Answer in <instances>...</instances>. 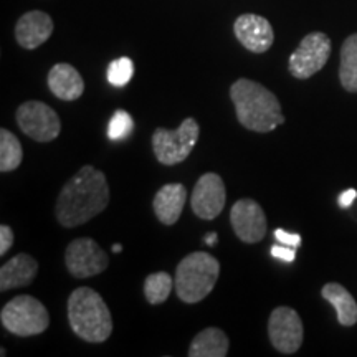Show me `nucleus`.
<instances>
[{"instance_id":"f257e3e1","label":"nucleus","mask_w":357,"mask_h":357,"mask_svg":"<svg viewBox=\"0 0 357 357\" xmlns=\"http://www.w3.org/2000/svg\"><path fill=\"white\" fill-rule=\"evenodd\" d=\"M109 205L106 176L93 166H83L63 185L56 199V220L66 229L83 225Z\"/></svg>"},{"instance_id":"f03ea898","label":"nucleus","mask_w":357,"mask_h":357,"mask_svg":"<svg viewBox=\"0 0 357 357\" xmlns=\"http://www.w3.org/2000/svg\"><path fill=\"white\" fill-rule=\"evenodd\" d=\"M230 98L235 106L236 119L245 129L271 132L284 123L278 98L260 83L247 78L236 79L230 86Z\"/></svg>"},{"instance_id":"7ed1b4c3","label":"nucleus","mask_w":357,"mask_h":357,"mask_svg":"<svg viewBox=\"0 0 357 357\" xmlns=\"http://www.w3.org/2000/svg\"><path fill=\"white\" fill-rule=\"evenodd\" d=\"M68 321L78 337L93 344L105 342L113 333V318L108 305L100 293L86 287L70 294Z\"/></svg>"},{"instance_id":"20e7f679","label":"nucleus","mask_w":357,"mask_h":357,"mask_svg":"<svg viewBox=\"0 0 357 357\" xmlns=\"http://www.w3.org/2000/svg\"><path fill=\"white\" fill-rule=\"evenodd\" d=\"M218 275H220V263L211 253L194 252L182 258L177 265L176 280H174L178 300L187 305L202 301L212 293Z\"/></svg>"},{"instance_id":"39448f33","label":"nucleus","mask_w":357,"mask_h":357,"mask_svg":"<svg viewBox=\"0 0 357 357\" xmlns=\"http://www.w3.org/2000/svg\"><path fill=\"white\" fill-rule=\"evenodd\" d=\"M0 321L8 333L20 337L37 336L47 331L50 326L47 307L30 294H20L8 301L0 312Z\"/></svg>"},{"instance_id":"423d86ee","label":"nucleus","mask_w":357,"mask_h":357,"mask_svg":"<svg viewBox=\"0 0 357 357\" xmlns=\"http://www.w3.org/2000/svg\"><path fill=\"white\" fill-rule=\"evenodd\" d=\"M199 134V123L194 118H185L176 131L158 128L153 134L155 159L164 166H176L184 162L197 144Z\"/></svg>"},{"instance_id":"0eeeda50","label":"nucleus","mask_w":357,"mask_h":357,"mask_svg":"<svg viewBox=\"0 0 357 357\" xmlns=\"http://www.w3.org/2000/svg\"><path fill=\"white\" fill-rule=\"evenodd\" d=\"M331 40L323 32L307 33L288 61L289 73L298 79H307L324 68L331 56Z\"/></svg>"},{"instance_id":"6e6552de","label":"nucleus","mask_w":357,"mask_h":357,"mask_svg":"<svg viewBox=\"0 0 357 357\" xmlns=\"http://www.w3.org/2000/svg\"><path fill=\"white\" fill-rule=\"evenodd\" d=\"M17 124L30 139L52 142L61 132V121L56 111L42 101H26L19 106L15 114Z\"/></svg>"},{"instance_id":"1a4fd4ad","label":"nucleus","mask_w":357,"mask_h":357,"mask_svg":"<svg viewBox=\"0 0 357 357\" xmlns=\"http://www.w3.org/2000/svg\"><path fill=\"white\" fill-rule=\"evenodd\" d=\"M65 263L75 278L84 280L102 273L109 265V257L95 240L83 236L66 247Z\"/></svg>"},{"instance_id":"9d476101","label":"nucleus","mask_w":357,"mask_h":357,"mask_svg":"<svg viewBox=\"0 0 357 357\" xmlns=\"http://www.w3.org/2000/svg\"><path fill=\"white\" fill-rule=\"evenodd\" d=\"M268 336L271 344L281 354H294L303 344V321L293 307L278 306L268 319Z\"/></svg>"},{"instance_id":"9b49d317","label":"nucleus","mask_w":357,"mask_h":357,"mask_svg":"<svg viewBox=\"0 0 357 357\" xmlns=\"http://www.w3.org/2000/svg\"><path fill=\"white\" fill-rule=\"evenodd\" d=\"M230 223L235 235L248 245L261 242L268 231L265 212L253 199H240L231 205Z\"/></svg>"},{"instance_id":"f8f14e48","label":"nucleus","mask_w":357,"mask_h":357,"mask_svg":"<svg viewBox=\"0 0 357 357\" xmlns=\"http://www.w3.org/2000/svg\"><path fill=\"white\" fill-rule=\"evenodd\" d=\"M227 202V190L218 174L207 172L199 178L192 190V212L204 220H213L220 215Z\"/></svg>"},{"instance_id":"ddd939ff","label":"nucleus","mask_w":357,"mask_h":357,"mask_svg":"<svg viewBox=\"0 0 357 357\" xmlns=\"http://www.w3.org/2000/svg\"><path fill=\"white\" fill-rule=\"evenodd\" d=\"M235 37L252 53H265L275 42L273 26L265 17L243 13L234 24Z\"/></svg>"},{"instance_id":"4468645a","label":"nucleus","mask_w":357,"mask_h":357,"mask_svg":"<svg viewBox=\"0 0 357 357\" xmlns=\"http://www.w3.org/2000/svg\"><path fill=\"white\" fill-rule=\"evenodd\" d=\"M53 33V20L42 10L26 12L15 25L17 43L25 50H35L43 45Z\"/></svg>"},{"instance_id":"2eb2a0df","label":"nucleus","mask_w":357,"mask_h":357,"mask_svg":"<svg viewBox=\"0 0 357 357\" xmlns=\"http://www.w3.org/2000/svg\"><path fill=\"white\" fill-rule=\"evenodd\" d=\"M38 273V263L29 253H19L0 268V291L29 287Z\"/></svg>"},{"instance_id":"dca6fc26","label":"nucleus","mask_w":357,"mask_h":357,"mask_svg":"<svg viewBox=\"0 0 357 357\" xmlns=\"http://www.w3.org/2000/svg\"><path fill=\"white\" fill-rule=\"evenodd\" d=\"M48 88L58 100L75 101L83 95L84 82L75 66L68 63H56L48 71Z\"/></svg>"},{"instance_id":"f3484780","label":"nucleus","mask_w":357,"mask_h":357,"mask_svg":"<svg viewBox=\"0 0 357 357\" xmlns=\"http://www.w3.org/2000/svg\"><path fill=\"white\" fill-rule=\"evenodd\" d=\"M187 202V189L182 184H166L155 194L153 207L159 222L164 225H174Z\"/></svg>"},{"instance_id":"a211bd4d","label":"nucleus","mask_w":357,"mask_h":357,"mask_svg":"<svg viewBox=\"0 0 357 357\" xmlns=\"http://www.w3.org/2000/svg\"><path fill=\"white\" fill-rule=\"evenodd\" d=\"M321 294L328 303H331L336 310L339 324L354 326L357 323V303L352 294L339 283H328L321 289Z\"/></svg>"},{"instance_id":"6ab92c4d","label":"nucleus","mask_w":357,"mask_h":357,"mask_svg":"<svg viewBox=\"0 0 357 357\" xmlns=\"http://www.w3.org/2000/svg\"><path fill=\"white\" fill-rule=\"evenodd\" d=\"M229 337L218 328H207L194 337L189 347L190 357H225L229 354Z\"/></svg>"},{"instance_id":"aec40b11","label":"nucleus","mask_w":357,"mask_h":357,"mask_svg":"<svg viewBox=\"0 0 357 357\" xmlns=\"http://www.w3.org/2000/svg\"><path fill=\"white\" fill-rule=\"evenodd\" d=\"M339 79L346 91L357 93V33H352L342 43Z\"/></svg>"},{"instance_id":"412c9836","label":"nucleus","mask_w":357,"mask_h":357,"mask_svg":"<svg viewBox=\"0 0 357 357\" xmlns=\"http://www.w3.org/2000/svg\"><path fill=\"white\" fill-rule=\"evenodd\" d=\"M22 159H24V149L19 137L6 128L0 129V171H15L22 164Z\"/></svg>"},{"instance_id":"4be33fe9","label":"nucleus","mask_w":357,"mask_h":357,"mask_svg":"<svg viewBox=\"0 0 357 357\" xmlns=\"http://www.w3.org/2000/svg\"><path fill=\"white\" fill-rule=\"evenodd\" d=\"M174 288L172 276L166 271L149 275L144 281V296L151 305H162L167 301L169 294Z\"/></svg>"},{"instance_id":"5701e85b","label":"nucleus","mask_w":357,"mask_h":357,"mask_svg":"<svg viewBox=\"0 0 357 357\" xmlns=\"http://www.w3.org/2000/svg\"><path fill=\"white\" fill-rule=\"evenodd\" d=\"M134 75V63L131 58L123 56L118 58V60L111 61L108 66V82L113 84V86H126V84L131 82Z\"/></svg>"},{"instance_id":"b1692460","label":"nucleus","mask_w":357,"mask_h":357,"mask_svg":"<svg viewBox=\"0 0 357 357\" xmlns=\"http://www.w3.org/2000/svg\"><path fill=\"white\" fill-rule=\"evenodd\" d=\"M132 126H134L132 118L129 116L128 111L118 109L113 114V118H111L109 126H108L109 139H113V141L124 139V137H128L129 134H131Z\"/></svg>"},{"instance_id":"393cba45","label":"nucleus","mask_w":357,"mask_h":357,"mask_svg":"<svg viewBox=\"0 0 357 357\" xmlns=\"http://www.w3.org/2000/svg\"><path fill=\"white\" fill-rule=\"evenodd\" d=\"M275 238L278 240L281 245H288V247L298 248L301 245V236L298 234H289V231H284L281 229L275 230Z\"/></svg>"},{"instance_id":"a878e982","label":"nucleus","mask_w":357,"mask_h":357,"mask_svg":"<svg viewBox=\"0 0 357 357\" xmlns=\"http://www.w3.org/2000/svg\"><path fill=\"white\" fill-rule=\"evenodd\" d=\"M13 245V231L8 225L0 227V255H7Z\"/></svg>"},{"instance_id":"bb28decb","label":"nucleus","mask_w":357,"mask_h":357,"mask_svg":"<svg viewBox=\"0 0 357 357\" xmlns=\"http://www.w3.org/2000/svg\"><path fill=\"white\" fill-rule=\"evenodd\" d=\"M296 248L293 247H281V245H275L273 248H271V255L275 258H278V260H283V261H293L294 257H296V252H294Z\"/></svg>"},{"instance_id":"cd10ccee","label":"nucleus","mask_w":357,"mask_h":357,"mask_svg":"<svg viewBox=\"0 0 357 357\" xmlns=\"http://www.w3.org/2000/svg\"><path fill=\"white\" fill-rule=\"evenodd\" d=\"M356 199H357V190L347 189L346 192H342L341 197H339V205H341L342 208H347L354 204Z\"/></svg>"},{"instance_id":"c85d7f7f","label":"nucleus","mask_w":357,"mask_h":357,"mask_svg":"<svg viewBox=\"0 0 357 357\" xmlns=\"http://www.w3.org/2000/svg\"><path fill=\"white\" fill-rule=\"evenodd\" d=\"M217 238H218V236L215 235V234H211V235H207V236H205V243H207V245H211V247H213V245H215L217 243Z\"/></svg>"},{"instance_id":"c756f323","label":"nucleus","mask_w":357,"mask_h":357,"mask_svg":"<svg viewBox=\"0 0 357 357\" xmlns=\"http://www.w3.org/2000/svg\"><path fill=\"white\" fill-rule=\"evenodd\" d=\"M113 252L114 253H121L123 252V247L119 243H116V245H113Z\"/></svg>"}]
</instances>
